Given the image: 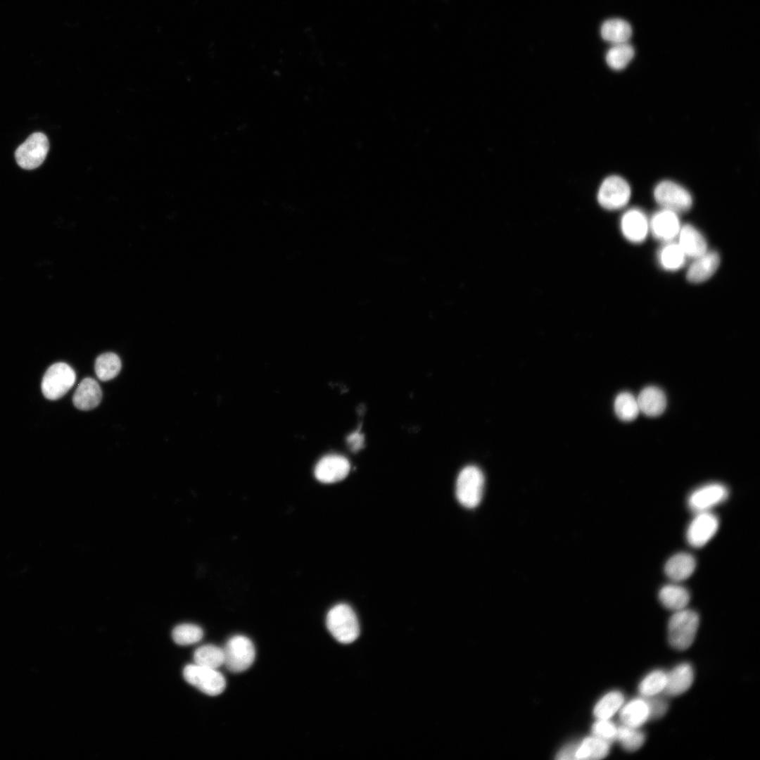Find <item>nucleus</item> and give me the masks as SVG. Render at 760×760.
<instances>
[{
    "instance_id": "obj_1",
    "label": "nucleus",
    "mask_w": 760,
    "mask_h": 760,
    "mask_svg": "<svg viewBox=\"0 0 760 760\" xmlns=\"http://www.w3.org/2000/svg\"><path fill=\"white\" fill-rule=\"evenodd\" d=\"M699 624L698 614L692 609L675 611L668 623V640L676 650H684L693 642Z\"/></svg>"
},
{
    "instance_id": "obj_2",
    "label": "nucleus",
    "mask_w": 760,
    "mask_h": 760,
    "mask_svg": "<svg viewBox=\"0 0 760 760\" xmlns=\"http://www.w3.org/2000/svg\"><path fill=\"white\" fill-rule=\"evenodd\" d=\"M327 627L332 636L343 644L355 641L360 634L356 614L346 604H336L329 611Z\"/></svg>"
},
{
    "instance_id": "obj_3",
    "label": "nucleus",
    "mask_w": 760,
    "mask_h": 760,
    "mask_svg": "<svg viewBox=\"0 0 760 760\" xmlns=\"http://www.w3.org/2000/svg\"><path fill=\"white\" fill-rule=\"evenodd\" d=\"M484 487V476L476 466L465 467L459 474L456 482V497L467 508H474L481 502Z\"/></svg>"
},
{
    "instance_id": "obj_4",
    "label": "nucleus",
    "mask_w": 760,
    "mask_h": 760,
    "mask_svg": "<svg viewBox=\"0 0 760 760\" xmlns=\"http://www.w3.org/2000/svg\"><path fill=\"white\" fill-rule=\"evenodd\" d=\"M76 375L73 369L65 362L51 365L46 371L41 384L44 397L55 400L63 397L74 385Z\"/></svg>"
},
{
    "instance_id": "obj_5",
    "label": "nucleus",
    "mask_w": 760,
    "mask_h": 760,
    "mask_svg": "<svg viewBox=\"0 0 760 760\" xmlns=\"http://www.w3.org/2000/svg\"><path fill=\"white\" fill-rule=\"evenodd\" d=\"M183 676L190 685L210 696L221 694L226 687L224 677L217 669L196 664L186 666Z\"/></svg>"
},
{
    "instance_id": "obj_6",
    "label": "nucleus",
    "mask_w": 760,
    "mask_h": 760,
    "mask_svg": "<svg viewBox=\"0 0 760 760\" xmlns=\"http://www.w3.org/2000/svg\"><path fill=\"white\" fill-rule=\"evenodd\" d=\"M224 664L232 672L240 673L253 663L255 650L252 641L244 635L231 638L223 648Z\"/></svg>"
},
{
    "instance_id": "obj_7",
    "label": "nucleus",
    "mask_w": 760,
    "mask_h": 760,
    "mask_svg": "<svg viewBox=\"0 0 760 760\" xmlns=\"http://www.w3.org/2000/svg\"><path fill=\"white\" fill-rule=\"evenodd\" d=\"M654 196L663 208L676 213L688 211L692 206V198L690 192L672 180H662L654 188Z\"/></svg>"
},
{
    "instance_id": "obj_8",
    "label": "nucleus",
    "mask_w": 760,
    "mask_h": 760,
    "mask_svg": "<svg viewBox=\"0 0 760 760\" xmlns=\"http://www.w3.org/2000/svg\"><path fill=\"white\" fill-rule=\"evenodd\" d=\"M49 149V143L46 136L42 132H35L18 146L15 158L20 167L32 170L42 165Z\"/></svg>"
},
{
    "instance_id": "obj_9",
    "label": "nucleus",
    "mask_w": 760,
    "mask_h": 760,
    "mask_svg": "<svg viewBox=\"0 0 760 760\" xmlns=\"http://www.w3.org/2000/svg\"><path fill=\"white\" fill-rule=\"evenodd\" d=\"M631 187L627 181L619 175H610L601 184L597 200L608 210H616L626 205L631 197Z\"/></svg>"
},
{
    "instance_id": "obj_10",
    "label": "nucleus",
    "mask_w": 760,
    "mask_h": 760,
    "mask_svg": "<svg viewBox=\"0 0 760 760\" xmlns=\"http://www.w3.org/2000/svg\"><path fill=\"white\" fill-rule=\"evenodd\" d=\"M719 526L718 517L709 511L697 513L688 526L686 539L694 547L705 545L716 534Z\"/></svg>"
},
{
    "instance_id": "obj_11",
    "label": "nucleus",
    "mask_w": 760,
    "mask_h": 760,
    "mask_svg": "<svg viewBox=\"0 0 760 760\" xmlns=\"http://www.w3.org/2000/svg\"><path fill=\"white\" fill-rule=\"evenodd\" d=\"M728 495L726 486L718 483H709L692 492L688 498V505L696 513L706 512L725 501Z\"/></svg>"
},
{
    "instance_id": "obj_12",
    "label": "nucleus",
    "mask_w": 760,
    "mask_h": 760,
    "mask_svg": "<svg viewBox=\"0 0 760 760\" xmlns=\"http://www.w3.org/2000/svg\"><path fill=\"white\" fill-rule=\"evenodd\" d=\"M350 469V462L345 457L329 455L322 457L316 464L315 475L320 482L331 483L345 479Z\"/></svg>"
},
{
    "instance_id": "obj_13",
    "label": "nucleus",
    "mask_w": 760,
    "mask_h": 760,
    "mask_svg": "<svg viewBox=\"0 0 760 760\" xmlns=\"http://www.w3.org/2000/svg\"><path fill=\"white\" fill-rule=\"evenodd\" d=\"M677 214L665 208L654 213L649 222V226L656 239L670 242L678 236L681 227Z\"/></svg>"
},
{
    "instance_id": "obj_14",
    "label": "nucleus",
    "mask_w": 760,
    "mask_h": 760,
    "mask_svg": "<svg viewBox=\"0 0 760 760\" xmlns=\"http://www.w3.org/2000/svg\"><path fill=\"white\" fill-rule=\"evenodd\" d=\"M621 229L625 238L632 243L645 241L650 230L645 213L638 208L627 210L621 220Z\"/></svg>"
},
{
    "instance_id": "obj_15",
    "label": "nucleus",
    "mask_w": 760,
    "mask_h": 760,
    "mask_svg": "<svg viewBox=\"0 0 760 760\" xmlns=\"http://www.w3.org/2000/svg\"><path fill=\"white\" fill-rule=\"evenodd\" d=\"M689 267L686 277L692 283L699 284L709 279L716 271L720 264V255L714 251H707L702 255L694 258Z\"/></svg>"
},
{
    "instance_id": "obj_16",
    "label": "nucleus",
    "mask_w": 760,
    "mask_h": 760,
    "mask_svg": "<svg viewBox=\"0 0 760 760\" xmlns=\"http://www.w3.org/2000/svg\"><path fill=\"white\" fill-rule=\"evenodd\" d=\"M636 398L640 412L647 417L661 415L666 407V398L664 391L654 386L644 388Z\"/></svg>"
},
{
    "instance_id": "obj_17",
    "label": "nucleus",
    "mask_w": 760,
    "mask_h": 760,
    "mask_svg": "<svg viewBox=\"0 0 760 760\" xmlns=\"http://www.w3.org/2000/svg\"><path fill=\"white\" fill-rule=\"evenodd\" d=\"M102 392L99 384L92 378H85L78 385L72 397L74 405L81 410H89L99 405Z\"/></svg>"
},
{
    "instance_id": "obj_18",
    "label": "nucleus",
    "mask_w": 760,
    "mask_h": 760,
    "mask_svg": "<svg viewBox=\"0 0 760 760\" xmlns=\"http://www.w3.org/2000/svg\"><path fill=\"white\" fill-rule=\"evenodd\" d=\"M696 565V559L693 555L687 552H679L666 561L664 572L669 579L680 582L688 578L693 574Z\"/></svg>"
},
{
    "instance_id": "obj_19",
    "label": "nucleus",
    "mask_w": 760,
    "mask_h": 760,
    "mask_svg": "<svg viewBox=\"0 0 760 760\" xmlns=\"http://www.w3.org/2000/svg\"><path fill=\"white\" fill-rule=\"evenodd\" d=\"M678 237V244L686 257L694 259L707 251V244L704 237L690 224L681 227Z\"/></svg>"
},
{
    "instance_id": "obj_20",
    "label": "nucleus",
    "mask_w": 760,
    "mask_h": 760,
    "mask_svg": "<svg viewBox=\"0 0 760 760\" xmlns=\"http://www.w3.org/2000/svg\"><path fill=\"white\" fill-rule=\"evenodd\" d=\"M694 671L688 663H681L667 673L664 692L671 696L680 695L687 691L692 684Z\"/></svg>"
},
{
    "instance_id": "obj_21",
    "label": "nucleus",
    "mask_w": 760,
    "mask_h": 760,
    "mask_svg": "<svg viewBox=\"0 0 760 760\" xmlns=\"http://www.w3.org/2000/svg\"><path fill=\"white\" fill-rule=\"evenodd\" d=\"M621 708L620 718L625 726L638 728L650 718V707L646 699H633Z\"/></svg>"
},
{
    "instance_id": "obj_22",
    "label": "nucleus",
    "mask_w": 760,
    "mask_h": 760,
    "mask_svg": "<svg viewBox=\"0 0 760 760\" xmlns=\"http://www.w3.org/2000/svg\"><path fill=\"white\" fill-rule=\"evenodd\" d=\"M600 34L604 40L612 44L626 43L632 35V28L623 19L612 18L602 23Z\"/></svg>"
},
{
    "instance_id": "obj_23",
    "label": "nucleus",
    "mask_w": 760,
    "mask_h": 760,
    "mask_svg": "<svg viewBox=\"0 0 760 760\" xmlns=\"http://www.w3.org/2000/svg\"><path fill=\"white\" fill-rule=\"evenodd\" d=\"M690 599V595L688 590L676 584L666 585L659 592V600L661 604L673 611L685 608Z\"/></svg>"
},
{
    "instance_id": "obj_24",
    "label": "nucleus",
    "mask_w": 760,
    "mask_h": 760,
    "mask_svg": "<svg viewBox=\"0 0 760 760\" xmlns=\"http://www.w3.org/2000/svg\"><path fill=\"white\" fill-rule=\"evenodd\" d=\"M609 750V742L596 736L589 737L576 745L574 759H600Z\"/></svg>"
},
{
    "instance_id": "obj_25",
    "label": "nucleus",
    "mask_w": 760,
    "mask_h": 760,
    "mask_svg": "<svg viewBox=\"0 0 760 760\" xmlns=\"http://www.w3.org/2000/svg\"><path fill=\"white\" fill-rule=\"evenodd\" d=\"M686 255L679 245L667 242L659 253L660 265L666 270L676 271L680 269L685 262Z\"/></svg>"
},
{
    "instance_id": "obj_26",
    "label": "nucleus",
    "mask_w": 760,
    "mask_h": 760,
    "mask_svg": "<svg viewBox=\"0 0 760 760\" xmlns=\"http://www.w3.org/2000/svg\"><path fill=\"white\" fill-rule=\"evenodd\" d=\"M120 357L113 353H105L100 355L95 361V372L101 381H108L115 378L121 369Z\"/></svg>"
},
{
    "instance_id": "obj_27",
    "label": "nucleus",
    "mask_w": 760,
    "mask_h": 760,
    "mask_svg": "<svg viewBox=\"0 0 760 760\" xmlns=\"http://www.w3.org/2000/svg\"><path fill=\"white\" fill-rule=\"evenodd\" d=\"M614 408L616 415L622 421L630 422L640 413L636 397L629 392H621L615 398Z\"/></svg>"
},
{
    "instance_id": "obj_28",
    "label": "nucleus",
    "mask_w": 760,
    "mask_h": 760,
    "mask_svg": "<svg viewBox=\"0 0 760 760\" xmlns=\"http://www.w3.org/2000/svg\"><path fill=\"white\" fill-rule=\"evenodd\" d=\"M196 664L217 669L224 664L223 648L214 645H205L197 648L194 654Z\"/></svg>"
},
{
    "instance_id": "obj_29",
    "label": "nucleus",
    "mask_w": 760,
    "mask_h": 760,
    "mask_svg": "<svg viewBox=\"0 0 760 760\" xmlns=\"http://www.w3.org/2000/svg\"><path fill=\"white\" fill-rule=\"evenodd\" d=\"M624 697L619 691H612L603 696L594 708V714L597 719H609L623 705Z\"/></svg>"
},
{
    "instance_id": "obj_30",
    "label": "nucleus",
    "mask_w": 760,
    "mask_h": 760,
    "mask_svg": "<svg viewBox=\"0 0 760 760\" xmlns=\"http://www.w3.org/2000/svg\"><path fill=\"white\" fill-rule=\"evenodd\" d=\"M634 54L633 47L626 42L613 44L607 51L605 58L610 68L621 70L629 63Z\"/></svg>"
},
{
    "instance_id": "obj_31",
    "label": "nucleus",
    "mask_w": 760,
    "mask_h": 760,
    "mask_svg": "<svg viewBox=\"0 0 760 760\" xmlns=\"http://www.w3.org/2000/svg\"><path fill=\"white\" fill-rule=\"evenodd\" d=\"M666 680L667 673L664 671H652L642 679L638 690L645 697H654L664 690Z\"/></svg>"
},
{
    "instance_id": "obj_32",
    "label": "nucleus",
    "mask_w": 760,
    "mask_h": 760,
    "mask_svg": "<svg viewBox=\"0 0 760 760\" xmlns=\"http://www.w3.org/2000/svg\"><path fill=\"white\" fill-rule=\"evenodd\" d=\"M616 740L626 750L635 752L642 746L645 736L642 731L638 730V728L623 725L617 728Z\"/></svg>"
},
{
    "instance_id": "obj_33",
    "label": "nucleus",
    "mask_w": 760,
    "mask_h": 760,
    "mask_svg": "<svg viewBox=\"0 0 760 760\" xmlns=\"http://www.w3.org/2000/svg\"><path fill=\"white\" fill-rule=\"evenodd\" d=\"M203 636L201 627L191 623H183L176 626L172 633L175 643L179 645H189L200 641Z\"/></svg>"
},
{
    "instance_id": "obj_34",
    "label": "nucleus",
    "mask_w": 760,
    "mask_h": 760,
    "mask_svg": "<svg viewBox=\"0 0 760 760\" xmlns=\"http://www.w3.org/2000/svg\"><path fill=\"white\" fill-rule=\"evenodd\" d=\"M594 736L607 742L616 740L617 727L609 719H598L593 726Z\"/></svg>"
},
{
    "instance_id": "obj_35",
    "label": "nucleus",
    "mask_w": 760,
    "mask_h": 760,
    "mask_svg": "<svg viewBox=\"0 0 760 760\" xmlns=\"http://www.w3.org/2000/svg\"><path fill=\"white\" fill-rule=\"evenodd\" d=\"M650 707V718H658L665 714L667 703L662 699L652 698L647 700Z\"/></svg>"
},
{
    "instance_id": "obj_36",
    "label": "nucleus",
    "mask_w": 760,
    "mask_h": 760,
    "mask_svg": "<svg viewBox=\"0 0 760 760\" xmlns=\"http://www.w3.org/2000/svg\"><path fill=\"white\" fill-rule=\"evenodd\" d=\"M346 441L350 449L353 452L361 450L365 444L364 435L359 429L348 435Z\"/></svg>"
},
{
    "instance_id": "obj_37",
    "label": "nucleus",
    "mask_w": 760,
    "mask_h": 760,
    "mask_svg": "<svg viewBox=\"0 0 760 760\" xmlns=\"http://www.w3.org/2000/svg\"><path fill=\"white\" fill-rule=\"evenodd\" d=\"M576 745H569L562 749L557 754L558 759H574Z\"/></svg>"
}]
</instances>
